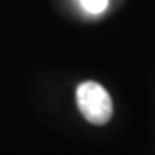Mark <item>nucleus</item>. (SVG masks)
<instances>
[{"instance_id":"f257e3e1","label":"nucleus","mask_w":155,"mask_h":155,"mask_svg":"<svg viewBox=\"0 0 155 155\" xmlns=\"http://www.w3.org/2000/svg\"><path fill=\"white\" fill-rule=\"evenodd\" d=\"M76 100L79 112L91 124L102 126L112 117L110 95L102 84L95 81H84L76 90Z\"/></svg>"},{"instance_id":"f03ea898","label":"nucleus","mask_w":155,"mask_h":155,"mask_svg":"<svg viewBox=\"0 0 155 155\" xmlns=\"http://www.w3.org/2000/svg\"><path fill=\"white\" fill-rule=\"evenodd\" d=\"M79 4L83 5L84 11H88L90 14H100L105 11L109 0H79Z\"/></svg>"}]
</instances>
